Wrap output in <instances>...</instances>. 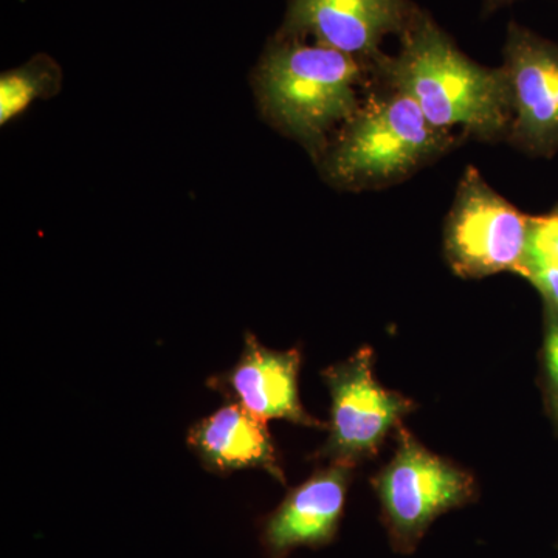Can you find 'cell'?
I'll list each match as a JSON object with an SVG mask.
<instances>
[{
  "label": "cell",
  "instance_id": "8fae6325",
  "mask_svg": "<svg viewBox=\"0 0 558 558\" xmlns=\"http://www.w3.org/2000/svg\"><path fill=\"white\" fill-rule=\"evenodd\" d=\"M189 444L209 472L263 469L286 481L267 422L231 400L190 428Z\"/></svg>",
  "mask_w": 558,
  "mask_h": 558
},
{
  "label": "cell",
  "instance_id": "5bb4252c",
  "mask_svg": "<svg viewBox=\"0 0 558 558\" xmlns=\"http://www.w3.org/2000/svg\"><path fill=\"white\" fill-rule=\"evenodd\" d=\"M545 359L546 381H548L549 402L558 418V307L545 303Z\"/></svg>",
  "mask_w": 558,
  "mask_h": 558
},
{
  "label": "cell",
  "instance_id": "5b68a950",
  "mask_svg": "<svg viewBox=\"0 0 558 558\" xmlns=\"http://www.w3.org/2000/svg\"><path fill=\"white\" fill-rule=\"evenodd\" d=\"M373 363V351L363 348L323 373L332 407L329 439L319 457L352 465L373 457L389 432L413 411L410 399L374 379Z\"/></svg>",
  "mask_w": 558,
  "mask_h": 558
},
{
  "label": "cell",
  "instance_id": "3957f363",
  "mask_svg": "<svg viewBox=\"0 0 558 558\" xmlns=\"http://www.w3.org/2000/svg\"><path fill=\"white\" fill-rule=\"evenodd\" d=\"M450 142L449 131L433 126L409 95L396 90L348 121L326 157L325 174L341 189L384 185L435 159Z\"/></svg>",
  "mask_w": 558,
  "mask_h": 558
},
{
  "label": "cell",
  "instance_id": "30bf717a",
  "mask_svg": "<svg viewBox=\"0 0 558 558\" xmlns=\"http://www.w3.org/2000/svg\"><path fill=\"white\" fill-rule=\"evenodd\" d=\"M352 468L332 462L290 492L264 524L263 542L271 557H284L299 546L325 545L336 535Z\"/></svg>",
  "mask_w": 558,
  "mask_h": 558
},
{
  "label": "cell",
  "instance_id": "277c9868",
  "mask_svg": "<svg viewBox=\"0 0 558 558\" xmlns=\"http://www.w3.org/2000/svg\"><path fill=\"white\" fill-rule=\"evenodd\" d=\"M529 222L519 208L495 193L469 168L459 183L446 226V255L458 275L483 278L499 271L520 275Z\"/></svg>",
  "mask_w": 558,
  "mask_h": 558
},
{
  "label": "cell",
  "instance_id": "8992f818",
  "mask_svg": "<svg viewBox=\"0 0 558 558\" xmlns=\"http://www.w3.org/2000/svg\"><path fill=\"white\" fill-rule=\"evenodd\" d=\"M381 505L396 537H421L436 517L464 505L475 492L468 472L436 457L407 429H400L399 449L376 480Z\"/></svg>",
  "mask_w": 558,
  "mask_h": 558
},
{
  "label": "cell",
  "instance_id": "9c48e42d",
  "mask_svg": "<svg viewBox=\"0 0 558 558\" xmlns=\"http://www.w3.org/2000/svg\"><path fill=\"white\" fill-rule=\"evenodd\" d=\"M301 355L296 349L274 351L263 347L253 333L245 336L240 362L208 387L263 421L286 418L304 427H325L304 411L299 396Z\"/></svg>",
  "mask_w": 558,
  "mask_h": 558
},
{
  "label": "cell",
  "instance_id": "52a82bcc",
  "mask_svg": "<svg viewBox=\"0 0 558 558\" xmlns=\"http://www.w3.org/2000/svg\"><path fill=\"white\" fill-rule=\"evenodd\" d=\"M417 13L409 0H289L279 35L314 39L360 62L381 60L380 46Z\"/></svg>",
  "mask_w": 558,
  "mask_h": 558
},
{
  "label": "cell",
  "instance_id": "6da1fadb",
  "mask_svg": "<svg viewBox=\"0 0 558 558\" xmlns=\"http://www.w3.org/2000/svg\"><path fill=\"white\" fill-rule=\"evenodd\" d=\"M396 57L377 64L395 90L409 95L433 126L461 128L495 138L513 121L512 90L505 69H487L465 57L428 14H414Z\"/></svg>",
  "mask_w": 558,
  "mask_h": 558
},
{
  "label": "cell",
  "instance_id": "7c38bea8",
  "mask_svg": "<svg viewBox=\"0 0 558 558\" xmlns=\"http://www.w3.org/2000/svg\"><path fill=\"white\" fill-rule=\"evenodd\" d=\"M60 64L46 53L35 54L20 68L0 76V124L22 116L32 102L49 100L61 90Z\"/></svg>",
  "mask_w": 558,
  "mask_h": 558
},
{
  "label": "cell",
  "instance_id": "ba28073f",
  "mask_svg": "<svg viewBox=\"0 0 558 558\" xmlns=\"http://www.w3.org/2000/svg\"><path fill=\"white\" fill-rule=\"evenodd\" d=\"M512 90L510 135L520 148L549 156L558 149V46L510 24L505 65Z\"/></svg>",
  "mask_w": 558,
  "mask_h": 558
},
{
  "label": "cell",
  "instance_id": "9a60e30c",
  "mask_svg": "<svg viewBox=\"0 0 558 558\" xmlns=\"http://www.w3.org/2000/svg\"><path fill=\"white\" fill-rule=\"evenodd\" d=\"M517 2V0H484L483 9L487 11V13H494L498 9H502V7L510 5V3Z\"/></svg>",
  "mask_w": 558,
  "mask_h": 558
},
{
  "label": "cell",
  "instance_id": "4fadbf2b",
  "mask_svg": "<svg viewBox=\"0 0 558 558\" xmlns=\"http://www.w3.org/2000/svg\"><path fill=\"white\" fill-rule=\"evenodd\" d=\"M537 270L558 271V209L549 215L531 218L526 253L521 264V277Z\"/></svg>",
  "mask_w": 558,
  "mask_h": 558
},
{
  "label": "cell",
  "instance_id": "7a4b0ae2",
  "mask_svg": "<svg viewBox=\"0 0 558 558\" xmlns=\"http://www.w3.org/2000/svg\"><path fill=\"white\" fill-rule=\"evenodd\" d=\"M362 62L339 50L279 35L256 69V94L266 119L318 154L326 135L357 113Z\"/></svg>",
  "mask_w": 558,
  "mask_h": 558
}]
</instances>
